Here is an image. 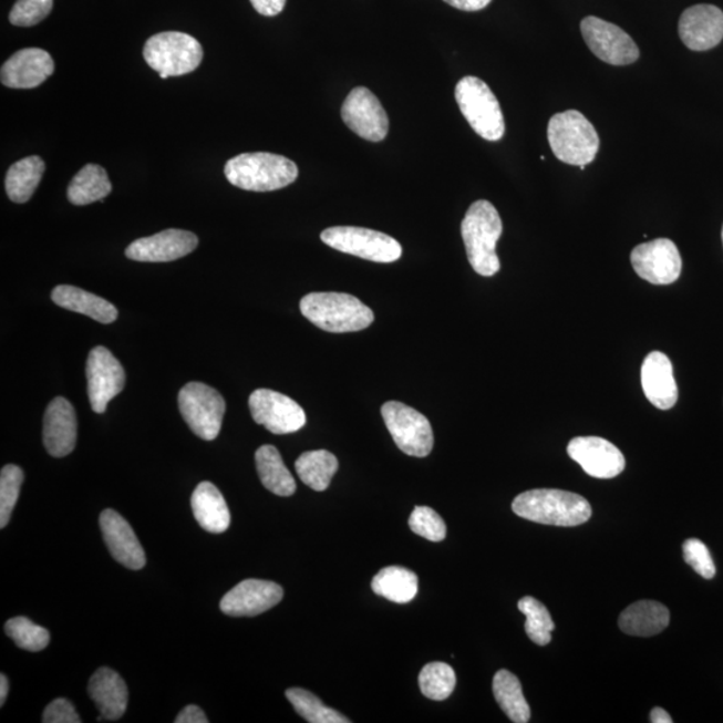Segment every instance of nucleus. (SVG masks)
<instances>
[{
  "instance_id": "obj_1",
  "label": "nucleus",
  "mask_w": 723,
  "mask_h": 723,
  "mask_svg": "<svg viewBox=\"0 0 723 723\" xmlns=\"http://www.w3.org/2000/svg\"><path fill=\"white\" fill-rule=\"evenodd\" d=\"M512 509L526 520L555 527H578L590 520L592 509L583 496L560 489H534L518 495Z\"/></svg>"
},
{
  "instance_id": "obj_2",
  "label": "nucleus",
  "mask_w": 723,
  "mask_h": 723,
  "mask_svg": "<svg viewBox=\"0 0 723 723\" xmlns=\"http://www.w3.org/2000/svg\"><path fill=\"white\" fill-rule=\"evenodd\" d=\"M461 235L473 270L482 277H494L500 271L496 246L503 235V221L494 204L473 203L461 224Z\"/></svg>"
},
{
  "instance_id": "obj_3",
  "label": "nucleus",
  "mask_w": 723,
  "mask_h": 723,
  "mask_svg": "<svg viewBox=\"0 0 723 723\" xmlns=\"http://www.w3.org/2000/svg\"><path fill=\"white\" fill-rule=\"evenodd\" d=\"M300 311L317 328L334 334L362 331L374 322V312L350 293H309L300 300Z\"/></svg>"
},
{
  "instance_id": "obj_4",
  "label": "nucleus",
  "mask_w": 723,
  "mask_h": 723,
  "mask_svg": "<svg viewBox=\"0 0 723 723\" xmlns=\"http://www.w3.org/2000/svg\"><path fill=\"white\" fill-rule=\"evenodd\" d=\"M227 180L245 190L271 192L297 180L299 169L290 158L272 153H242L230 158L224 168Z\"/></svg>"
},
{
  "instance_id": "obj_5",
  "label": "nucleus",
  "mask_w": 723,
  "mask_h": 723,
  "mask_svg": "<svg viewBox=\"0 0 723 723\" xmlns=\"http://www.w3.org/2000/svg\"><path fill=\"white\" fill-rule=\"evenodd\" d=\"M548 141L554 155L568 165L591 164L600 148L597 130L578 111L555 114L549 120Z\"/></svg>"
},
{
  "instance_id": "obj_6",
  "label": "nucleus",
  "mask_w": 723,
  "mask_h": 723,
  "mask_svg": "<svg viewBox=\"0 0 723 723\" xmlns=\"http://www.w3.org/2000/svg\"><path fill=\"white\" fill-rule=\"evenodd\" d=\"M456 101L472 130L486 141L502 140L505 121L500 102L489 86L477 76H464L456 86Z\"/></svg>"
},
{
  "instance_id": "obj_7",
  "label": "nucleus",
  "mask_w": 723,
  "mask_h": 723,
  "mask_svg": "<svg viewBox=\"0 0 723 723\" xmlns=\"http://www.w3.org/2000/svg\"><path fill=\"white\" fill-rule=\"evenodd\" d=\"M203 56L200 42L178 31L153 35L144 48L146 63L156 70L158 75L178 76L195 72L200 66Z\"/></svg>"
},
{
  "instance_id": "obj_8",
  "label": "nucleus",
  "mask_w": 723,
  "mask_h": 723,
  "mask_svg": "<svg viewBox=\"0 0 723 723\" xmlns=\"http://www.w3.org/2000/svg\"><path fill=\"white\" fill-rule=\"evenodd\" d=\"M321 239L324 245L339 252L375 261V264H394L402 256L400 242L379 230L361 227H331L323 230Z\"/></svg>"
},
{
  "instance_id": "obj_9",
  "label": "nucleus",
  "mask_w": 723,
  "mask_h": 723,
  "mask_svg": "<svg viewBox=\"0 0 723 723\" xmlns=\"http://www.w3.org/2000/svg\"><path fill=\"white\" fill-rule=\"evenodd\" d=\"M178 409L197 437L214 441L219 436L226 401L216 389L202 382L187 383L178 394Z\"/></svg>"
},
{
  "instance_id": "obj_10",
  "label": "nucleus",
  "mask_w": 723,
  "mask_h": 723,
  "mask_svg": "<svg viewBox=\"0 0 723 723\" xmlns=\"http://www.w3.org/2000/svg\"><path fill=\"white\" fill-rule=\"evenodd\" d=\"M383 421L400 450L413 457H426L433 451L431 422L405 403L389 401L381 409Z\"/></svg>"
},
{
  "instance_id": "obj_11",
  "label": "nucleus",
  "mask_w": 723,
  "mask_h": 723,
  "mask_svg": "<svg viewBox=\"0 0 723 723\" xmlns=\"http://www.w3.org/2000/svg\"><path fill=\"white\" fill-rule=\"evenodd\" d=\"M587 47L599 60L613 66H626L639 60V49L632 38L617 24L597 17H587L580 24Z\"/></svg>"
},
{
  "instance_id": "obj_12",
  "label": "nucleus",
  "mask_w": 723,
  "mask_h": 723,
  "mask_svg": "<svg viewBox=\"0 0 723 723\" xmlns=\"http://www.w3.org/2000/svg\"><path fill=\"white\" fill-rule=\"evenodd\" d=\"M249 411L256 424L273 434H290L306 425L303 407L298 402L273 390L258 389L249 396Z\"/></svg>"
},
{
  "instance_id": "obj_13",
  "label": "nucleus",
  "mask_w": 723,
  "mask_h": 723,
  "mask_svg": "<svg viewBox=\"0 0 723 723\" xmlns=\"http://www.w3.org/2000/svg\"><path fill=\"white\" fill-rule=\"evenodd\" d=\"M87 394L94 413L104 414L107 403L123 392L125 370L104 345L94 348L86 364Z\"/></svg>"
},
{
  "instance_id": "obj_14",
  "label": "nucleus",
  "mask_w": 723,
  "mask_h": 723,
  "mask_svg": "<svg viewBox=\"0 0 723 723\" xmlns=\"http://www.w3.org/2000/svg\"><path fill=\"white\" fill-rule=\"evenodd\" d=\"M342 120L351 131L371 143H381L389 133V117L379 99L366 87H355L342 105Z\"/></svg>"
},
{
  "instance_id": "obj_15",
  "label": "nucleus",
  "mask_w": 723,
  "mask_h": 723,
  "mask_svg": "<svg viewBox=\"0 0 723 723\" xmlns=\"http://www.w3.org/2000/svg\"><path fill=\"white\" fill-rule=\"evenodd\" d=\"M631 265L643 280L668 286L681 277L682 258L674 241L655 239L632 249Z\"/></svg>"
},
{
  "instance_id": "obj_16",
  "label": "nucleus",
  "mask_w": 723,
  "mask_h": 723,
  "mask_svg": "<svg viewBox=\"0 0 723 723\" xmlns=\"http://www.w3.org/2000/svg\"><path fill=\"white\" fill-rule=\"evenodd\" d=\"M283 595V588L273 581L247 579L224 595L220 610L235 618L256 617L279 605Z\"/></svg>"
},
{
  "instance_id": "obj_17",
  "label": "nucleus",
  "mask_w": 723,
  "mask_h": 723,
  "mask_svg": "<svg viewBox=\"0 0 723 723\" xmlns=\"http://www.w3.org/2000/svg\"><path fill=\"white\" fill-rule=\"evenodd\" d=\"M567 452L588 476L595 478H613L626 468L622 452L605 438L576 437L568 444Z\"/></svg>"
},
{
  "instance_id": "obj_18",
  "label": "nucleus",
  "mask_w": 723,
  "mask_h": 723,
  "mask_svg": "<svg viewBox=\"0 0 723 723\" xmlns=\"http://www.w3.org/2000/svg\"><path fill=\"white\" fill-rule=\"evenodd\" d=\"M197 246V236L189 230L166 229L149 238L134 240L125 255L131 260L166 264L194 252Z\"/></svg>"
},
{
  "instance_id": "obj_19",
  "label": "nucleus",
  "mask_w": 723,
  "mask_h": 723,
  "mask_svg": "<svg viewBox=\"0 0 723 723\" xmlns=\"http://www.w3.org/2000/svg\"><path fill=\"white\" fill-rule=\"evenodd\" d=\"M100 527L109 552L120 565L134 569V571L145 567L144 548L131 524L123 516L113 509H106L100 516Z\"/></svg>"
},
{
  "instance_id": "obj_20",
  "label": "nucleus",
  "mask_w": 723,
  "mask_h": 723,
  "mask_svg": "<svg viewBox=\"0 0 723 723\" xmlns=\"http://www.w3.org/2000/svg\"><path fill=\"white\" fill-rule=\"evenodd\" d=\"M680 37L693 51H706L723 40V12L712 4H696L683 12Z\"/></svg>"
},
{
  "instance_id": "obj_21",
  "label": "nucleus",
  "mask_w": 723,
  "mask_h": 723,
  "mask_svg": "<svg viewBox=\"0 0 723 723\" xmlns=\"http://www.w3.org/2000/svg\"><path fill=\"white\" fill-rule=\"evenodd\" d=\"M76 414L72 403L63 396L50 402L43 420V443L50 456L61 458L74 451L76 444Z\"/></svg>"
},
{
  "instance_id": "obj_22",
  "label": "nucleus",
  "mask_w": 723,
  "mask_h": 723,
  "mask_svg": "<svg viewBox=\"0 0 723 723\" xmlns=\"http://www.w3.org/2000/svg\"><path fill=\"white\" fill-rule=\"evenodd\" d=\"M53 58L42 49H23L4 62L0 80L11 89H34L54 73Z\"/></svg>"
},
{
  "instance_id": "obj_23",
  "label": "nucleus",
  "mask_w": 723,
  "mask_h": 723,
  "mask_svg": "<svg viewBox=\"0 0 723 723\" xmlns=\"http://www.w3.org/2000/svg\"><path fill=\"white\" fill-rule=\"evenodd\" d=\"M641 380L644 395L661 411L674 407L678 401V388L673 364L667 354L652 351L642 364Z\"/></svg>"
},
{
  "instance_id": "obj_24",
  "label": "nucleus",
  "mask_w": 723,
  "mask_h": 723,
  "mask_svg": "<svg viewBox=\"0 0 723 723\" xmlns=\"http://www.w3.org/2000/svg\"><path fill=\"white\" fill-rule=\"evenodd\" d=\"M89 695L100 712V721H117L126 712L127 694L126 683L114 670L101 668L89 681Z\"/></svg>"
},
{
  "instance_id": "obj_25",
  "label": "nucleus",
  "mask_w": 723,
  "mask_h": 723,
  "mask_svg": "<svg viewBox=\"0 0 723 723\" xmlns=\"http://www.w3.org/2000/svg\"><path fill=\"white\" fill-rule=\"evenodd\" d=\"M192 510L198 526L209 534H224L229 528L230 514L226 498L213 483L204 482L190 498Z\"/></svg>"
},
{
  "instance_id": "obj_26",
  "label": "nucleus",
  "mask_w": 723,
  "mask_h": 723,
  "mask_svg": "<svg viewBox=\"0 0 723 723\" xmlns=\"http://www.w3.org/2000/svg\"><path fill=\"white\" fill-rule=\"evenodd\" d=\"M670 611L655 600H639L620 613L619 627L627 636L654 637L668 629Z\"/></svg>"
},
{
  "instance_id": "obj_27",
  "label": "nucleus",
  "mask_w": 723,
  "mask_h": 723,
  "mask_svg": "<svg viewBox=\"0 0 723 723\" xmlns=\"http://www.w3.org/2000/svg\"><path fill=\"white\" fill-rule=\"evenodd\" d=\"M51 299L62 309L82 313L100 323H113L118 317L117 309L111 302L79 287L58 286L51 292Z\"/></svg>"
},
{
  "instance_id": "obj_28",
  "label": "nucleus",
  "mask_w": 723,
  "mask_h": 723,
  "mask_svg": "<svg viewBox=\"0 0 723 723\" xmlns=\"http://www.w3.org/2000/svg\"><path fill=\"white\" fill-rule=\"evenodd\" d=\"M256 469L261 484L273 495L288 497L296 494L297 483L281 458L277 447L260 446L255 453Z\"/></svg>"
},
{
  "instance_id": "obj_29",
  "label": "nucleus",
  "mask_w": 723,
  "mask_h": 723,
  "mask_svg": "<svg viewBox=\"0 0 723 723\" xmlns=\"http://www.w3.org/2000/svg\"><path fill=\"white\" fill-rule=\"evenodd\" d=\"M371 588L376 595L394 603H409L417 597L419 578L407 568L386 567L374 576Z\"/></svg>"
},
{
  "instance_id": "obj_30",
  "label": "nucleus",
  "mask_w": 723,
  "mask_h": 723,
  "mask_svg": "<svg viewBox=\"0 0 723 723\" xmlns=\"http://www.w3.org/2000/svg\"><path fill=\"white\" fill-rule=\"evenodd\" d=\"M112 183L102 166L87 164L76 173L68 188L69 202L74 206H87L104 200L111 194Z\"/></svg>"
},
{
  "instance_id": "obj_31",
  "label": "nucleus",
  "mask_w": 723,
  "mask_h": 723,
  "mask_svg": "<svg viewBox=\"0 0 723 723\" xmlns=\"http://www.w3.org/2000/svg\"><path fill=\"white\" fill-rule=\"evenodd\" d=\"M47 165L41 157L30 156L11 166L6 176V192L11 202L28 203L42 180Z\"/></svg>"
},
{
  "instance_id": "obj_32",
  "label": "nucleus",
  "mask_w": 723,
  "mask_h": 723,
  "mask_svg": "<svg viewBox=\"0 0 723 723\" xmlns=\"http://www.w3.org/2000/svg\"><path fill=\"white\" fill-rule=\"evenodd\" d=\"M494 694L503 712L515 723H527L530 709L524 696L520 681L507 670L497 671L494 678Z\"/></svg>"
},
{
  "instance_id": "obj_33",
  "label": "nucleus",
  "mask_w": 723,
  "mask_h": 723,
  "mask_svg": "<svg viewBox=\"0 0 723 723\" xmlns=\"http://www.w3.org/2000/svg\"><path fill=\"white\" fill-rule=\"evenodd\" d=\"M338 468V459L329 451L306 452L296 463L299 478L307 486H310L312 490L317 492H323L329 488Z\"/></svg>"
},
{
  "instance_id": "obj_34",
  "label": "nucleus",
  "mask_w": 723,
  "mask_h": 723,
  "mask_svg": "<svg viewBox=\"0 0 723 723\" xmlns=\"http://www.w3.org/2000/svg\"><path fill=\"white\" fill-rule=\"evenodd\" d=\"M288 701L292 703L296 712L310 723H349L350 720L339 714L335 710L324 706L322 701L310 691L303 689H288L286 691Z\"/></svg>"
},
{
  "instance_id": "obj_35",
  "label": "nucleus",
  "mask_w": 723,
  "mask_h": 723,
  "mask_svg": "<svg viewBox=\"0 0 723 723\" xmlns=\"http://www.w3.org/2000/svg\"><path fill=\"white\" fill-rule=\"evenodd\" d=\"M421 693L428 700L444 701L450 699L456 688L457 678L450 664L433 662L422 669L420 678Z\"/></svg>"
},
{
  "instance_id": "obj_36",
  "label": "nucleus",
  "mask_w": 723,
  "mask_h": 723,
  "mask_svg": "<svg viewBox=\"0 0 723 723\" xmlns=\"http://www.w3.org/2000/svg\"><path fill=\"white\" fill-rule=\"evenodd\" d=\"M517 606L527 618L526 631L530 641L539 645L551 642L555 623L547 607L533 597L518 600Z\"/></svg>"
},
{
  "instance_id": "obj_37",
  "label": "nucleus",
  "mask_w": 723,
  "mask_h": 723,
  "mask_svg": "<svg viewBox=\"0 0 723 723\" xmlns=\"http://www.w3.org/2000/svg\"><path fill=\"white\" fill-rule=\"evenodd\" d=\"M4 631L18 648L30 652L42 651L50 642V632L47 629L23 617L10 619L4 626Z\"/></svg>"
},
{
  "instance_id": "obj_38",
  "label": "nucleus",
  "mask_w": 723,
  "mask_h": 723,
  "mask_svg": "<svg viewBox=\"0 0 723 723\" xmlns=\"http://www.w3.org/2000/svg\"><path fill=\"white\" fill-rule=\"evenodd\" d=\"M23 471L17 465H6L0 473V528H6L23 484Z\"/></svg>"
},
{
  "instance_id": "obj_39",
  "label": "nucleus",
  "mask_w": 723,
  "mask_h": 723,
  "mask_svg": "<svg viewBox=\"0 0 723 723\" xmlns=\"http://www.w3.org/2000/svg\"><path fill=\"white\" fill-rule=\"evenodd\" d=\"M409 527L415 535L434 543L443 541L446 537L445 521L436 510L428 507L415 508L409 518Z\"/></svg>"
},
{
  "instance_id": "obj_40",
  "label": "nucleus",
  "mask_w": 723,
  "mask_h": 723,
  "mask_svg": "<svg viewBox=\"0 0 723 723\" xmlns=\"http://www.w3.org/2000/svg\"><path fill=\"white\" fill-rule=\"evenodd\" d=\"M53 3L54 0H17L10 12V22L19 28H31L49 17Z\"/></svg>"
},
{
  "instance_id": "obj_41",
  "label": "nucleus",
  "mask_w": 723,
  "mask_h": 723,
  "mask_svg": "<svg viewBox=\"0 0 723 723\" xmlns=\"http://www.w3.org/2000/svg\"><path fill=\"white\" fill-rule=\"evenodd\" d=\"M684 561L702 576L703 579H713L716 572L712 555L705 543L699 539H689L683 544Z\"/></svg>"
},
{
  "instance_id": "obj_42",
  "label": "nucleus",
  "mask_w": 723,
  "mask_h": 723,
  "mask_svg": "<svg viewBox=\"0 0 723 723\" xmlns=\"http://www.w3.org/2000/svg\"><path fill=\"white\" fill-rule=\"evenodd\" d=\"M42 722L44 723H80L79 713L68 700L58 699L50 703L44 710Z\"/></svg>"
},
{
  "instance_id": "obj_43",
  "label": "nucleus",
  "mask_w": 723,
  "mask_h": 723,
  "mask_svg": "<svg viewBox=\"0 0 723 723\" xmlns=\"http://www.w3.org/2000/svg\"><path fill=\"white\" fill-rule=\"evenodd\" d=\"M254 9L265 17H277L285 10L287 0H251Z\"/></svg>"
},
{
  "instance_id": "obj_44",
  "label": "nucleus",
  "mask_w": 723,
  "mask_h": 723,
  "mask_svg": "<svg viewBox=\"0 0 723 723\" xmlns=\"http://www.w3.org/2000/svg\"><path fill=\"white\" fill-rule=\"evenodd\" d=\"M176 723H208L206 713L203 710L195 705H189L183 710L180 714L176 716Z\"/></svg>"
},
{
  "instance_id": "obj_45",
  "label": "nucleus",
  "mask_w": 723,
  "mask_h": 723,
  "mask_svg": "<svg viewBox=\"0 0 723 723\" xmlns=\"http://www.w3.org/2000/svg\"><path fill=\"white\" fill-rule=\"evenodd\" d=\"M445 3L454 9L463 11H479L489 6L492 0H444Z\"/></svg>"
},
{
  "instance_id": "obj_46",
  "label": "nucleus",
  "mask_w": 723,
  "mask_h": 723,
  "mask_svg": "<svg viewBox=\"0 0 723 723\" xmlns=\"http://www.w3.org/2000/svg\"><path fill=\"white\" fill-rule=\"evenodd\" d=\"M650 721L652 723H673V719H671L667 710H663L662 707L651 710Z\"/></svg>"
},
{
  "instance_id": "obj_47",
  "label": "nucleus",
  "mask_w": 723,
  "mask_h": 723,
  "mask_svg": "<svg viewBox=\"0 0 723 723\" xmlns=\"http://www.w3.org/2000/svg\"><path fill=\"white\" fill-rule=\"evenodd\" d=\"M9 694V680L8 676L2 674L0 676V705H4L6 699H8Z\"/></svg>"
},
{
  "instance_id": "obj_48",
  "label": "nucleus",
  "mask_w": 723,
  "mask_h": 723,
  "mask_svg": "<svg viewBox=\"0 0 723 723\" xmlns=\"http://www.w3.org/2000/svg\"><path fill=\"white\" fill-rule=\"evenodd\" d=\"M722 242H723V228H722Z\"/></svg>"
}]
</instances>
